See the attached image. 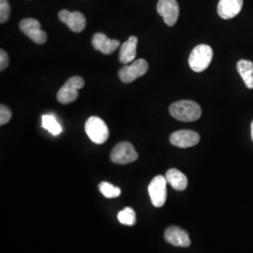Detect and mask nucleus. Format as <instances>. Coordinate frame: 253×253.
<instances>
[{
	"label": "nucleus",
	"mask_w": 253,
	"mask_h": 253,
	"mask_svg": "<svg viewBox=\"0 0 253 253\" xmlns=\"http://www.w3.org/2000/svg\"><path fill=\"white\" fill-rule=\"evenodd\" d=\"M169 112L172 118L184 122L196 121L202 116V109L199 104L192 100L173 102L169 108Z\"/></svg>",
	"instance_id": "1"
},
{
	"label": "nucleus",
	"mask_w": 253,
	"mask_h": 253,
	"mask_svg": "<svg viewBox=\"0 0 253 253\" xmlns=\"http://www.w3.org/2000/svg\"><path fill=\"white\" fill-rule=\"evenodd\" d=\"M213 59V50L208 44L197 45L190 54L189 65L195 73H202L209 67Z\"/></svg>",
	"instance_id": "2"
},
{
	"label": "nucleus",
	"mask_w": 253,
	"mask_h": 253,
	"mask_svg": "<svg viewBox=\"0 0 253 253\" xmlns=\"http://www.w3.org/2000/svg\"><path fill=\"white\" fill-rule=\"evenodd\" d=\"M84 129L91 141L97 145H102L108 140V126L101 118L90 117L85 122Z\"/></svg>",
	"instance_id": "3"
},
{
	"label": "nucleus",
	"mask_w": 253,
	"mask_h": 253,
	"mask_svg": "<svg viewBox=\"0 0 253 253\" xmlns=\"http://www.w3.org/2000/svg\"><path fill=\"white\" fill-rule=\"evenodd\" d=\"M84 85V81L80 76L71 77L68 81L64 84L61 88L57 92V100L62 104L72 103L77 100L79 92Z\"/></svg>",
	"instance_id": "4"
},
{
	"label": "nucleus",
	"mask_w": 253,
	"mask_h": 253,
	"mask_svg": "<svg viewBox=\"0 0 253 253\" xmlns=\"http://www.w3.org/2000/svg\"><path fill=\"white\" fill-rule=\"evenodd\" d=\"M167 180L163 175L154 177L148 186L151 203L156 208H162L167 199Z\"/></svg>",
	"instance_id": "5"
},
{
	"label": "nucleus",
	"mask_w": 253,
	"mask_h": 253,
	"mask_svg": "<svg viewBox=\"0 0 253 253\" xmlns=\"http://www.w3.org/2000/svg\"><path fill=\"white\" fill-rule=\"evenodd\" d=\"M21 31L27 35L32 42L37 44H43L47 40L45 31L42 29L41 23L33 18H27L22 20L19 24Z\"/></svg>",
	"instance_id": "6"
},
{
	"label": "nucleus",
	"mask_w": 253,
	"mask_h": 253,
	"mask_svg": "<svg viewBox=\"0 0 253 253\" xmlns=\"http://www.w3.org/2000/svg\"><path fill=\"white\" fill-rule=\"evenodd\" d=\"M148 71V63L145 59H138L130 65H125L119 70L118 76L123 83H131L145 75Z\"/></svg>",
	"instance_id": "7"
},
{
	"label": "nucleus",
	"mask_w": 253,
	"mask_h": 253,
	"mask_svg": "<svg viewBox=\"0 0 253 253\" xmlns=\"http://www.w3.org/2000/svg\"><path fill=\"white\" fill-rule=\"evenodd\" d=\"M110 158L114 163L127 164L135 162L138 159V153L131 144L127 142H122L114 147Z\"/></svg>",
	"instance_id": "8"
},
{
	"label": "nucleus",
	"mask_w": 253,
	"mask_h": 253,
	"mask_svg": "<svg viewBox=\"0 0 253 253\" xmlns=\"http://www.w3.org/2000/svg\"><path fill=\"white\" fill-rule=\"evenodd\" d=\"M157 10L167 26L172 27L176 24L179 17V6L176 0H159Z\"/></svg>",
	"instance_id": "9"
},
{
	"label": "nucleus",
	"mask_w": 253,
	"mask_h": 253,
	"mask_svg": "<svg viewBox=\"0 0 253 253\" xmlns=\"http://www.w3.org/2000/svg\"><path fill=\"white\" fill-rule=\"evenodd\" d=\"M58 18L75 33L82 32L86 26V20L84 15L79 11L72 12L68 9H62L58 13Z\"/></svg>",
	"instance_id": "10"
},
{
	"label": "nucleus",
	"mask_w": 253,
	"mask_h": 253,
	"mask_svg": "<svg viewBox=\"0 0 253 253\" xmlns=\"http://www.w3.org/2000/svg\"><path fill=\"white\" fill-rule=\"evenodd\" d=\"M170 142L172 145L180 147V148H188L197 145L200 142V135L189 129H182L173 132L170 137Z\"/></svg>",
	"instance_id": "11"
},
{
	"label": "nucleus",
	"mask_w": 253,
	"mask_h": 253,
	"mask_svg": "<svg viewBox=\"0 0 253 253\" xmlns=\"http://www.w3.org/2000/svg\"><path fill=\"white\" fill-rule=\"evenodd\" d=\"M164 238L168 243L174 247H190V236L186 231L182 230L179 227L171 226L167 228L164 233Z\"/></svg>",
	"instance_id": "12"
},
{
	"label": "nucleus",
	"mask_w": 253,
	"mask_h": 253,
	"mask_svg": "<svg viewBox=\"0 0 253 253\" xmlns=\"http://www.w3.org/2000/svg\"><path fill=\"white\" fill-rule=\"evenodd\" d=\"M92 45L94 49L103 54H111L119 47L120 42L118 40L109 39L103 33H96L92 38Z\"/></svg>",
	"instance_id": "13"
},
{
	"label": "nucleus",
	"mask_w": 253,
	"mask_h": 253,
	"mask_svg": "<svg viewBox=\"0 0 253 253\" xmlns=\"http://www.w3.org/2000/svg\"><path fill=\"white\" fill-rule=\"evenodd\" d=\"M243 7V0H219L217 4V14L220 18L228 20L240 13Z\"/></svg>",
	"instance_id": "14"
},
{
	"label": "nucleus",
	"mask_w": 253,
	"mask_h": 253,
	"mask_svg": "<svg viewBox=\"0 0 253 253\" xmlns=\"http://www.w3.org/2000/svg\"><path fill=\"white\" fill-rule=\"evenodd\" d=\"M137 43L138 38L135 36H130L120 48L119 52V61L121 63L128 64L134 61L137 51Z\"/></svg>",
	"instance_id": "15"
},
{
	"label": "nucleus",
	"mask_w": 253,
	"mask_h": 253,
	"mask_svg": "<svg viewBox=\"0 0 253 253\" xmlns=\"http://www.w3.org/2000/svg\"><path fill=\"white\" fill-rule=\"evenodd\" d=\"M165 178L167 183L172 186V189L178 191L186 190L188 186L187 176L177 169H170L166 172Z\"/></svg>",
	"instance_id": "16"
},
{
	"label": "nucleus",
	"mask_w": 253,
	"mask_h": 253,
	"mask_svg": "<svg viewBox=\"0 0 253 253\" xmlns=\"http://www.w3.org/2000/svg\"><path fill=\"white\" fill-rule=\"evenodd\" d=\"M237 71L249 89H253V63L250 60L241 59L237 62Z\"/></svg>",
	"instance_id": "17"
},
{
	"label": "nucleus",
	"mask_w": 253,
	"mask_h": 253,
	"mask_svg": "<svg viewBox=\"0 0 253 253\" xmlns=\"http://www.w3.org/2000/svg\"><path fill=\"white\" fill-rule=\"evenodd\" d=\"M42 126L53 135L56 136L62 132V126L53 115H44L42 118Z\"/></svg>",
	"instance_id": "18"
},
{
	"label": "nucleus",
	"mask_w": 253,
	"mask_h": 253,
	"mask_svg": "<svg viewBox=\"0 0 253 253\" xmlns=\"http://www.w3.org/2000/svg\"><path fill=\"white\" fill-rule=\"evenodd\" d=\"M118 218L120 223H122L124 225L132 226L135 224L136 222L135 211L132 208H124L123 210H121L118 213Z\"/></svg>",
	"instance_id": "19"
},
{
	"label": "nucleus",
	"mask_w": 253,
	"mask_h": 253,
	"mask_svg": "<svg viewBox=\"0 0 253 253\" xmlns=\"http://www.w3.org/2000/svg\"><path fill=\"white\" fill-rule=\"evenodd\" d=\"M99 189L100 192L103 194V196L109 199L117 198L121 194V190L118 187H116L108 182H101L99 186Z\"/></svg>",
	"instance_id": "20"
},
{
	"label": "nucleus",
	"mask_w": 253,
	"mask_h": 253,
	"mask_svg": "<svg viewBox=\"0 0 253 253\" xmlns=\"http://www.w3.org/2000/svg\"><path fill=\"white\" fill-rule=\"evenodd\" d=\"M10 7L8 0H0V23L4 24L9 18Z\"/></svg>",
	"instance_id": "21"
},
{
	"label": "nucleus",
	"mask_w": 253,
	"mask_h": 253,
	"mask_svg": "<svg viewBox=\"0 0 253 253\" xmlns=\"http://www.w3.org/2000/svg\"><path fill=\"white\" fill-rule=\"evenodd\" d=\"M11 116H12V114H11L10 110L6 105L1 104L0 105V125L3 126L5 124H7L10 120Z\"/></svg>",
	"instance_id": "22"
},
{
	"label": "nucleus",
	"mask_w": 253,
	"mask_h": 253,
	"mask_svg": "<svg viewBox=\"0 0 253 253\" xmlns=\"http://www.w3.org/2000/svg\"><path fill=\"white\" fill-rule=\"evenodd\" d=\"M9 65V56L8 54L1 49L0 50V71L3 72Z\"/></svg>",
	"instance_id": "23"
},
{
	"label": "nucleus",
	"mask_w": 253,
	"mask_h": 253,
	"mask_svg": "<svg viewBox=\"0 0 253 253\" xmlns=\"http://www.w3.org/2000/svg\"><path fill=\"white\" fill-rule=\"evenodd\" d=\"M251 129H252V138H253V123H252V126H251Z\"/></svg>",
	"instance_id": "24"
}]
</instances>
